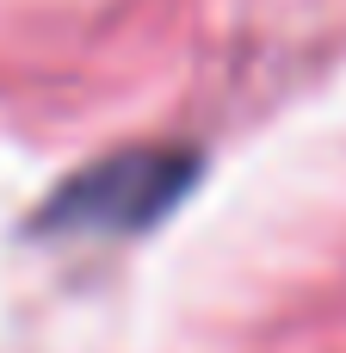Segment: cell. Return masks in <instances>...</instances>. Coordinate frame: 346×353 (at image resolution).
<instances>
[{"instance_id": "cell-1", "label": "cell", "mask_w": 346, "mask_h": 353, "mask_svg": "<svg viewBox=\"0 0 346 353\" xmlns=\"http://www.w3.org/2000/svg\"><path fill=\"white\" fill-rule=\"evenodd\" d=\"M192 180V161L186 155H118V161H99L87 168L50 211V223L62 230H142L149 217H161L180 186Z\"/></svg>"}]
</instances>
